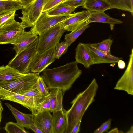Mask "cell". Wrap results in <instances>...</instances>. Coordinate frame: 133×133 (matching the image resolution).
<instances>
[{
	"label": "cell",
	"instance_id": "cell-1",
	"mask_svg": "<svg viewBox=\"0 0 133 133\" xmlns=\"http://www.w3.org/2000/svg\"><path fill=\"white\" fill-rule=\"evenodd\" d=\"M78 64L75 61L58 67L46 68L41 76L50 90L58 89L65 92L82 74Z\"/></svg>",
	"mask_w": 133,
	"mask_h": 133
},
{
	"label": "cell",
	"instance_id": "cell-2",
	"mask_svg": "<svg viewBox=\"0 0 133 133\" xmlns=\"http://www.w3.org/2000/svg\"><path fill=\"white\" fill-rule=\"evenodd\" d=\"M98 87L96 79L93 78L87 88L71 102V107L66 112L67 125L65 133H70L75 125L81 121L85 112L94 100Z\"/></svg>",
	"mask_w": 133,
	"mask_h": 133
},
{
	"label": "cell",
	"instance_id": "cell-3",
	"mask_svg": "<svg viewBox=\"0 0 133 133\" xmlns=\"http://www.w3.org/2000/svg\"><path fill=\"white\" fill-rule=\"evenodd\" d=\"M39 74L31 72L16 78L0 81V86L9 91L22 94L33 88Z\"/></svg>",
	"mask_w": 133,
	"mask_h": 133
},
{
	"label": "cell",
	"instance_id": "cell-4",
	"mask_svg": "<svg viewBox=\"0 0 133 133\" xmlns=\"http://www.w3.org/2000/svg\"><path fill=\"white\" fill-rule=\"evenodd\" d=\"M66 31L60 23L41 33L39 35L37 52L42 53L55 48Z\"/></svg>",
	"mask_w": 133,
	"mask_h": 133
},
{
	"label": "cell",
	"instance_id": "cell-5",
	"mask_svg": "<svg viewBox=\"0 0 133 133\" xmlns=\"http://www.w3.org/2000/svg\"><path fill=\"white\" fill-rule=\"evenodd\" d=\"M38 39L39 37L28 48L15 55L8 65L22 74L31 72L30 65L33 57L37 52Z\"/></svg>",
	"mask_w": 133,
	"mask_h": 133
},
{
	"label": "cell",
	"instance_id": "cell-6",
	"mask_svg": "<svg viewBox=\"0 0 133 133\" xmlns=\"http://www.w3.org/2000/svg\"><path fill=\"white\" fill-rule=\"evenodd\" d=\"M15 16L5 25L1 27L0 44H15L16 41L25 31V27L21 22L16 21Z\"/></svg>",
	"mask_w": 133,
	"mask_h": 133
},
{
	"label": "cell",
	"instance_id": "cell-7",
	"mask_svg": "<svg viewBox=\"0 0 133 133\" xmlns=\"http://www.w3.org/2000/svg\"><path fill=\"white\" fill-rule=\"evenodd\" d=\"M46 0H36L22 10L19 18L25 28H32L36 24L43 12Z\"/></svg>",
	"mask_w": 133,
	"mask_h": 133
},
{
	"label": "cell",
	"instance_id": "cell-8",
	"mask_svg": "<svg viewBox=\"0 0 133 133\" xmlns=\"http://www.w3.org/2000/svg\"><path fill=\"white\" fill-rule=\"evenodd\" d=\"M55 47L42 53L37 52L33 57L29 68L31 72L39 74L55 60Z\"/></svg>",
	"mask_w": 133,
	"mask_h": 133
},
{
	"label": "cell",
	"instance_id": "cell-9",
	"mask_svg": "<svg viewBox=\"0 0 133 133\" xmlns=\"http://www.w3.org/2000/svg\"><path fill=\"white\" fill-rule=\"evenodd\" d=\"M74 14L69 15L50 16L43 12L35 25L30 30L37 35L70 17Z\"/></svg>",
	"mask_w": 133,
	"mask_h": 133
},
{
	"label": "cell",
	"instance_id": "cell-10",
	"mask_svg": "<svg viewBox=\"0 0 133 133\" xmlns=\"http://www.w3.org/2000/svg\"><path fill=\"white\" fill-rule=\"evenodd\" d=\"M114 89L123 90L128 94L133 95V49L131 50L127 68Z\"/></svg>",
	"mask_w": 133,
	"mask_h": 133
},
{
	"label": "cell",
	"instance_id": "cell-11",
	"mask_svg": "<svg viewBox=\"0 0 133 133\" xmlns=\"http://www.w3.org/2000/svg\"><path fill=\"white\" fill-rule=\"evenodd\" d=\"M0 99L10 101L18 103L28 109L32 114H35L37 113L32 98L9 91L0 86Z\"/></svg>",
	"mask_w": 133,
	"mask_h": 133
},
{
	"label": "cell",
	"instance_id": "cell-12",
	"mask_svg": "<svg viewBox=\"0 0 133 133\" xmlns=\"http://www.w3.org/2000/svg\"><path fill=\"white\" fill-rule=\"evenodd\" d=\"M33 124L43 133H53L52 115L48 111H45L32 114Z\"/></svg>",
	"mask_w": 133,
	"mask_h": 133
},
{
	"label": "cell",
	"instance_id": "cell-13",
	"mask_svg": "<svg viewBox=\"0 0 133 133\" xmlns=\"http://www.w3.org/2000/svg\"><path fill=\"white\" fill-rule=\"evenodd\" d=\"M91 54L93 64L110 63L113 65L117 64L122 58L116 57L111 54H106L92 46L90 43H85Z\"/></svg>",
	"mask_w": 133,
	"mask_h": 133
},
{
	"label": "cell",
	"instance_id": "cell-14",
	"mask_svg": "<svg viewBox=\"0 0 133 133\" xmlns=\"http://www.w3.org/2000/svg\"><path fill=\"white\" fill-rule=\"evenodd\" d=\"M91 12L87 10L74 13L73 16L60 22V25L66 31H72L87 20Z\"/></svg>",
	"mask_w": 133,
	"mask_h": 133
},
{
	"label": "cell",
	"instance_id": "cell-15",
	"mask_svg": "<svg viewBox=\"0 0 133 133\" xmlns=\"http://www.w3.org/2000/svg\"><path fill=\"white\" fill-rule=\"evenodd\" d=\"M75 61L78 63L83 65L86 68H89L93 65L90 51L85 43H79L75 49Z\"/></svg>",
	"mask_w": 133,
	"mask_h": 133
},
{
	"label": "cell",
	"instance_id": "cell-16",
	"mask_svg": "<svg viewBox=\"0 0 133 133\" xmlns=\"http://www.w3.org/2000/svg\"><path fill=\"white\" fill-rule=\"evenodd\" d=\"M38 37L37 35L30 30L28 31H25L14 45L15 55L28 48Z\"/></svg>",
	"mask_w": 133,
	"mask_h": 133
},
{
	"label": "cell",
	"instance_id": "cell-17",
	"mask_svg": "<svg viewBox=\"0 0 133 133\" xmlns=\"http://www.w3.org/2000/svg\"><path fill=\"white\" fill-rule=\"evenodd\" d=\"M66 111L64 109L52 112L53 133H65L67 125Z\"/></svg>",
	"mask_w": 133,
	"mask_h": 133
},
{
	"label": "cell",
	"instance_id": "cell-18",
	"mask_svg": "<svg viewBox=\"0 0 133 133\" xmlns=\"http://www.w3.org/2000/svg\"><path fill=\"white\" fill-rule=\"evenodd\" d=\"M65 92L58 89L51 90L48 95L50 103V112L64 109L63 107L62 101Z\"/></svg>",
	"mask_w": 133,
	"mask_h": 133
},
{
	"label": "cell",
	"instance_id": "cell-19",
	"mask_svg": "<svg viewBox=\"0 0 133 133\" xmlns=\"http://www.w3.org/2000/svg\"><path fill=\"white\" fill-rule=\"evenodd\" d=\"M4 104L11 112L16 120L17 123L22 127L29 129V126L33 123L32 114L22 113L9 103Z\"/></svg>",
	"mask_w": 133,
	"mask_h": 133
},
{
	"label": "cell",
	"instance_id": "cell-20",
	"mask_svg": "<svg viewBox=\"0 0 133 133\" xmlns=\"http://www.w3.org/2000/svg\"><path fill=\"white\" fill-rule=\"evenodd\" d=\"M91 14L87 19L89 24L91 22L106 23L111 25L119 24L123 22L120 20L111 17L104 12L99 11H90Z\"/></svg>",
	"mask_w": 133,
	"mask_h": 133
},
{
	"label": "cell",
	"instance_id": "cell-21",
	"mask_svg": "<svg viewBox=\"0 0 133 133\" xmlns=\"http://www.w3.org/2000/svg\"><path fill=\"white\" fill-rule=\"evenodd\" d=\"M82 7L90 11L104 12L110 9L111 6L106 0H86Z\"/></svg>",
	"mask_w": 133,
	"mask_h": 133
},
{
	"label": "cell",
	"instance_id": "cell-22",
	"mask_svg": "<svg viewBox=\"0 0 133 133\" xmlns=\"http://www.w3.org/2000/svg\"><path fill=\"white\" fill-rule=\"evenodd\" d=\"M87 19L78 25L74 30L65 35V42L69 46L89 27Z\"/></svg>",
	"mask_w": 133,
	"mask_h": 133
},
{
	"label": "cell",
	"instance_id": "cell-23",
	"mask_svg": "<svg viewBox=\"0 0 133 133\" xmlns=\"http://www.w3.org/2000/svg\"><path fill=\"white\" fill-rule=\"evenodd\" d=\"M24 74L8 65L0 66V81H6L19 77Z\"/></svg>",
	"mask_w": 133,
	"mask_h": 133
},
{
	"label": "cell",
	"instance_id": "cell-24",
	"mask_svg": "<svg viewBox=\"0 0 133 133\" xmlns=\"http://www.w3.org/2000/svg\"><path fill=\"white\" fill-rule=\"evenodd\" d=\"M110 4L111 9H117L133 13V4L131 0H106Z\"/></svg>",
	"mask_w": 133,
	"mask_h": 133
},
{
	"label": "cell",
	"instance_id": "cell-25",
	"mask_svg": "<svg viewBox=\"0 0 133 133\" xmlns=\"http://www.w3.org/2000/svg\"><path fill=\"white\" fill-rule=\"evenodd\" d=\"M23 6L21 2L9 0L0 1V14L22 9Z\"/></svg>",
	"mask_w": 133,
	"mask_h": 133
},
{
	"label": "cell",
	"instance_id": "cell-26",
	"mask_svg": "<svg viewBox=\"0 0 133 133\" xmlns=\"http://www.w3.org/2000/svg\"><path fill=\"white\" fill-rule=\"evenodd\" d=\"M76 8L75 7L64 5L61 4L46 12L50 16L69 15L71 14Z\"/></svg>",
	"mask_w": 133,
	"mask_h": 133
},
{
	"label": "cell",
	"instance_id": "cell-27",
	"mask_svg": "<svg viewBox=\"0 0 133 133\" xmlns=\"http://www.w3.org/2000/svg\"><path fill=\"white\" fill-rule=\"evenodd\" d=\"M113 40L110 38L97 43H90L92 47L106 54L111 55V48Z\"/></svg>",
	"mask_w": 133,
	"mask_h": 133
},
{
	"label": "cell",
	"instance_id": "cell-28",
	"mask_svg": "<svg viewBox=\"0 0 133 133\" xmlns=\"http://www.w3.org/2000/svg\"><path fill=\"white\" fill-rule=\"evenodd\" d=\"M33 88L37 89L44 96H48L50 89L44 81L42 77L40 76L34 84Z\"/></svg>",
	"mask_w": 133,
	"mask_h": 133
},
{
	"label": "cell",
	"instance_id": "cell-29",
	"mask_svg": "<svg viewBox=\"0 0 133 133\" xmlns=\"http://www.w3.org/2000/svg\"><path fill=\"white\" fill-rule=\"evenodd\" d=\"M4 129L8 133L28 132L25 129L24 127L20 126L17 123L11 122H9L6 123Z\"/></svg>",
	"mask_w": 133,
	"mask_h": 133
},
{
	"label": "cell",
	"instance_id": "cell-30",
	"mask_svg": "<svg viewBox=\"0 0 133 133\" xmlns=\"http://www.w3.org/2000/svg\"><path fill=\"white\" fill-rule=\"evenodd\" d=\"M22 95L31 97L33 99L35 109L37 105L45 97L42 95L37 89L34 88Z\"/></svg>",
	"mask_w": 133,
	"mask_h": 133
},
{
	"label": "cell",
	"instance_id": "cell-31",
	"mask_svg": "<svg viewBox=\"0 0 133 133\" xmlns=\"http://www.w3.org/2000/svg\"><path fill=\"white\" fill-rule=\"evenodd\" d=\"M68 47L65 42H59L55 47V52L56 59H59L61 56L65 54Z\"/></svg>",
	"mask_w": 133,
	"mask_h": 133
},
{
	"label": "cell",
	"instance_id": "cell-32",
	"mask_svg": "<svg viewBox=\"0 0 133 133\" xmlns=\"http://www.w3.org/2000/svg\"><path fill=\"white\" fill-rule=\"evenodd\" d=\"M37 113L45 111H50V103L48 95L45 97L36 106Z\"/></svg>",
	"mask_w": 133,
	"mask_h": 133
},
{
	"label": "cell",
	"instance_id": "cell-33",
	"mask_svg": "<svg viewBox=\"0 0 133 133\" xmlns=\"http://www.w3.org/2000/svg\"><path fill=\"white\" fill-rule=\"evenodd\" d=\"M65 0H46L43 12H46L57 6Z\"/></svg>",
	"mask_w": 133,
	"mask_h": 133
},
{
	"label": "cell",
	"instance_id": "cell-34",
	"mask_svg": "<svg viewBox=\"0 0 133 133\" xmlns=\"http://www.w3.org/2000/svg\"><path fill=\"white\" fill-rule=\"evenodd\" d=\"M86 0H65L61 4L65 5L76 8L79 6H82L84 4Z\"/></svg>",
	"mask_w": 133,
	"mask_h": 133
},
{
	"label": "cell",
	"instance_id": "cell-35",
	"mask_svg": "<svg viewBox=\"0 0 133 133\" xmlns=\"http://www.w3.org/2000/svg\"><path fill=\"white\" fill-rule=\"evenodd\" d=\"M16 11L15 10L8 11L0 17V27L4 25L12 17L15 16Z\"/></svg>",
	"mask_w": 133,
	"mask_h": 133
},
{
	"label": "cell",
	"instance_id": "cell-36",
	"mask_svg": "<svg viewBox=\"0 0 133 133\" xmlns=\"http://www.w3.org/2000/svg\"><path fill=\"white\" fill-rule=\"evenodd\" d=\"M111 119L108 120L104 123L98 128L94 132V133H102L107 132L108 130L110 128Z\"/></svg>",
	"mask_w": 133,
	"mask_h": 133
},
{
	"label": "cell",
	"instance_id": "cell-37",
	"mask_svg": "<svg viewBox=\"0 0 133 133\" xmlns=\"http://www.w3.org/2000/svg\"><path fill=\"white\" fill-rule=\"evenodd\" d=\"M81 121L77 123L74 127L70 133H78L80 130V126Z\"/></svg>",
	"mask_w": 133,
	"mask_h": 133
},
{
	"label": "cell",
	"instance_id": "cell-38",
	"mask_svg": "<svg viewBox=\"0 0 133 133\" xmlns=\"http://www.w3.org/2000/svg\"><path fill=\"white\" fill-rule=\"evenodd\" d=\"M29 129H31L34 132L36 133H43L42 131L33 123L29 126Z\"/></svg>",
	"mask_w": 133,
	"mask_h": 133
},
{
	"label": "cell",
	"instance_id": "cell-39",
	"mask_svg": "<svg viewBox=\"0 0 133 133\" xmlns=\"http://www.w3.org/2000/svg\"><path fill=\"white\" fill-rule=\"evenodd\" d=\"M36 0H20L23 6L25 8L31 3L35 1Z\"/></svg>",
	"mask_w": 133,
	"mask_h": 133
},
{
	"label": "cell",
	"instance_id": "cell-40",
	"mask_svg": "<svg viewBox=\"0 0 133 133\" xmlns=\"http://www.w3.org/2000/svg\"><path fill=\"white\" fill-rule=\"evenodd\" d=\"M117 64L118 68L121 69H123L125 67V63L122 59L119 60L118 61Z\"/></svg>",
	"mask_w": 133,
	"mask_h": 133
},
{
	"label": "cell",
	"instance_id": "cell-41",
	"mask_svg": "<svg viewBox=\"0 0 133 133\" xmlns=\"http://www.w3.org/2000/svg\"><path fill=\"white\" fill-rule=\"evenodd\" d=\"M108 133H122L123 132L121 131H119L117 128H116L112 129L109 131L107 132Z\"/></svg>",
	"mask_w": 133,
	"mask_h": 133
},
{
	"label": "cell",
	"instance_id": "cell-42",
	"mask_svg": "<svg viewBox=\"0 0 133 133\" xmlns=\"http://www.w3.org/2000/svg\"><path fill=\"white\" fill-rule=\"evenodd\" d=\"M3 110V108L2 105L1 103L0 100V124L1 123V120L2 119V111Z\"/></svg>",
	"mask_w": 133,
	"mask_h": 133
},
{
	"label": "cell",
	"instance_id": "cell-43",
	"mask_svg": "<svg viewBox=\"0 0 133 133\" xmlns=\"http://www.w3.org/2000/svg\"><path fill=\"white\" fill-rule=\"evenodd\" d=\"M133 126H132L131 127L130 129L127 132L133 133Z\"/></svg>",
	"mask_w": 133,
	"mask_h": 133
},
{
	"label": "cell",
	"instance_id": "cell-44",
	"mask_svg": "<svg viewBox=\"0 0 133 133\" xmlns=\"http://www.w3.org/2000/svg\"><path fill=\"white\" fill-rule=\"evenodd\" d=\"M9 0L13 1H15L17 2H21L20 0H0V1H9Z\"/></svg>",
	"mask_w": 133,
	"mask_h": 133
},
{
	"label": "cell",
	"instance_id": "cell-45",
	"mask_svg": "<svg viewBox=\"0 0 133 133\" xmlns=\"http://www.w3.org/2000/svg\"><path fill=\"white\" fill-rule=\"evenodd\" d=\"M5 12H4L0 14V17L3 16L5 14Z\"/></svg>",
	"mask_w": 133,
	"mask_h": 133
},
{
	"label": "cell",
	"instance_id": "cell-46",
	"mask_svg": "<svg viewBox=\"0 0 133 133\" xmlns=\"http://www.w3.org/2000/svg\"><path fill=\"white\" fill-rule=\"evenodd\" d=\"M132 3L133 4V0H131Z\"/></svg>",
	"mask_w": 133,
	"mask_h": 133
},
{
	"label": "cell",
	"instance_id": "cell-47",
	"mask_svg": "<svg viewBox=\"0 0 133 133\" xmlns=\"http://www.w3.org/2000/svg\"><path fill=\"white\" fill-rule=\"evenodd\" d=\"M1 31V28L0 27V33Z\"/></svg>",
	"mask_w": 133,
	"mask_h": 133
}]
</instances>
